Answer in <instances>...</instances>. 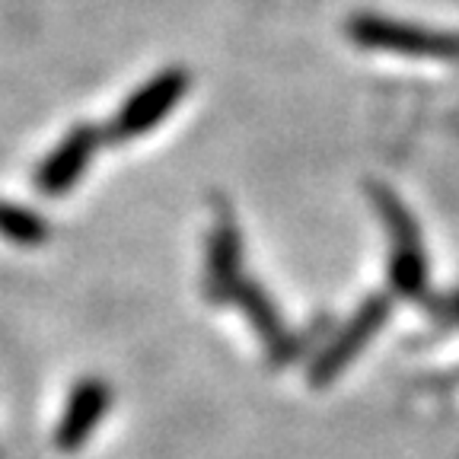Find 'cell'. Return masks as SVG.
Returning a JSON list of instances; mask_svg holds the SVG:
<instances>
[{
  "label": "cell",
  "mask_w": 459,
  "mask_h": 459,
  "mask_svg": "<svg viewBox=\"0 0 459 459\" xmlns=\"http://www.w3.org/2000/svg\"><path fill=\"white\" fill-rule=\"evenodd\" d=\"M348 36L373 51L424 57V61H459V32H434V29H424L418 22L360 13L348 22Z\"/></svg>",
  "instance_id": "obj_1"
},
{
  "label": "cell",
  "mask_w": 459,
  "mask_h": 459,
  "mask_svg": "<svg viewBox=\"0 0 459 459\" xmlns=\"http://www.w3.org/2000/svg\"><path fill=\"white\" fill-rule=\"evenodd\" d=\"M370 198L389 230V274H393L395 290L418 297L428 284V258H424L421 233H418L405 204L389 188L373 186Z\"/></svg>",
  "instance_id": "obj_2"
},
{
  "label": "cell",
  "mask_w": 459,
  "mask_h": 459,
  "mask_svg": "<svg viewBox=\"0 0 459 459\" xmlns=\"http://www.w3.org/2000/svg\"><path fill=\"white\" fill-rule=\"evenodd\" d=\"M188 83L192 80H188V71H182V67H169V71L157 74L115 112L106 134L112 141H134V137L153 131L172 108L186 100Z\"/></svg>",
  "instance_id": "obj_3"
},
{
  "label": "cell",
  "mask_w": 459,
  "mask_h": 459,
  "mask_svg": "<svg viewBox=\"0 0 459 459\" xmlns=\"http://www.w3.org/2000/svg\"><path fill=\"white\" fill-rule=\"evenodd\" d=\"M102 131L96 125H74L57 147L42 160L36 172V186L42 195H65L83 179L86 166L93 163V153L100 151Z\"/></svg>",
  "instance_id": "obj_4"
},
{
  "label": "cell",
  "mask_w": 459,
  "mask_h": 459,
  "mask_svg": "<svg viewBox=\"0 0 459 459\" xmlns=\"http://www.w3.org/2000/svg\"><path fill=\"white\" fill-rule=\"evenodd\" d=\"M386 313H389L386 297H370V300L358 309V316H354L351 323L338 332L335 342L323 351V358H319V364H316V380H329V377H335V373L342 370V367L348 364L367 342H370L373 332L380 329L383 319H386Z\"/></svg>",
  "instance_id": "obj_5"
},
{
  "label": "cell",
  "mask_w": 459,
  "mask_h": 459,
  "mask_svg": "<svg viewBox=\"0 0 459 459\" xmlns=\"http://www.w3.org/2000/svg\"><path fill=\"white\" fill-rule=\"evenodd\" d=\"M243 281V239L237 221L221 214L208 239V287L214 297H230Z\"/></svg>",
  "instance_id": "obj_6"
},
{
  "label": "cell",
  "mask_w": 459,
  "mask_h": 459,
  "mask_svg": "<svg viewBox=\"0 0 459 459\" xmlns=\"http://www.w3.org/2000/svg\"><path fill=\"white\" fill-rule=\"evenodd\" d=\"M108 409V386L100 380H83L67 399V409L61 415V424H57V446L61 450H77L90 430L100 424V418L106 415Z\"/></svg>",
  "instance_id": "obj_7"
},
{
  "label": "cell",
  "mask_w": 459,
  "mask_h": 459,
  "mask_svg": "<svg viewBox=\"0 0 459 459\" xmlns=\"http://www.w3.org/2000/svg\"><path fill=\"white\" fill-rule=\"evenodd\" d=\"M233 297H237V303L243 307V313L249 316L252 325H255V332L265 338L268 344H278L281 338H284V325H281V319H278V309H274V303L268 300L262 287L243 278L237 287H233Z\"/></svg>",
  "instance_id": "obj_8"
},
{
  "label": "cell",
  "mask_w": 459,
  "mask_h": 459,
  "mask_svg": "<svg viewBox=\"0 0 459 459\" xmlns=\"http://www.w3.org/2000/svg\"><path fill=\"white\" fill-rule=\"evenodd\" d=\"M0 237L10 239L13 246H42L48 239V223H45L42 214L29 208H20L13 201L0 198Z\"/></svg>",
  "instance_id": "obj_9"
},
{
  "label": "cell",
  "mask_w": 459,
  "mask_h": 459,
  "mask_svg": "<svg viewBox=\"0 0 459 459\" xmlns=\"http://www.w3.org/2000/svg\"><path fill=\"white\" fill-rule=\"evenodd\" d=\"M456 313H459V294H456Z\"/></svg>",
  "instance_id": "obj_10"
}]
</instances>
